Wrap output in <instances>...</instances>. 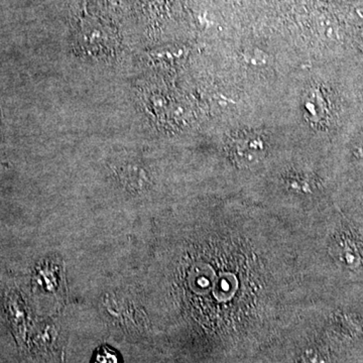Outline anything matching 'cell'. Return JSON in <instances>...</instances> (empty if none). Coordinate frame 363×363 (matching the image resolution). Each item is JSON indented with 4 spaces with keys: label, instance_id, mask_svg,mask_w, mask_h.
I'll return each instance as SVG.
<instances>
[{
    "label": "cell",
    "instance_id": "obj_1",
    "mask_svg": "<svg viewBox=\"0 0 363 363\" xmlns=\"http://www.w3.org/2000/svg\"><path fill=\"white\" fill-rule=\"evenodd\" d=\"M331 255L351 269H357L363 267V243L357 236L348 231L334 238L330 247Z\"/></svg>",
    "mask_w": 363,
    "mask_h": 363
},
{
    "label": "cell",
    "instance_id": "obj_2",
    "mask_svg": "<svg viewBox=\"0 0 363 363\" xmlns=\"http://www.w3.org/2000/svg\"><path fill=\"white\" fill-rule=\"evenodd\" d=\"M6 312L9 322L13 326L14 336L18 344L23 345L26 343L28 335V313L20 295L11 293L7 296Z\"/></svg>",
    "mask_w": 363,
    "mask_h": 363
},
{
    "label": "cell",
    "instance_id": "obj_3",
    "mask_svg": "<svg viewBox=\"0 0 363 363\" xmlns=\"http://www.w3.org/2000/svg\"><path fill=\"white\" fill-rule=\"evenodd\" d=\"M233 152L238 161L250 164L264 157L266 143L257 135H245L234 143Z\"/></svg>",
    "mask_w": 363,
    "mask_h": 363
},
{
    "label": "cell",
    "instance_id": "obj_4",
    "mask_svg": "<svg viewBox=\"0 0 363 363\" xmlns=\"http://www.w3.org/2000/svg\"><path fill=\"white\" fill-rule=\"evenodd\" d=\"M92 363H121L118 354L108 346L104 345L95 352Z\"/></svg>",
    "mask_w": 363,
    "mask_h": 363
},
{
    "label": "cell",
    "instance_id": "obj_5",
    "mask_svg": "<svg viewBox=\"0 0 363 363\" xmlns=\"http://www.w3.org/2000/svg\"><path fill=\"white\" fill-rule=\"evenodd\" d=\"M267 55L262 51H252L245 54V59L247 63L252 65H259V64L266 63Z\"/></svg>",
    "mask_w": 363,
    "mask_h": 363
}]
</instances>
